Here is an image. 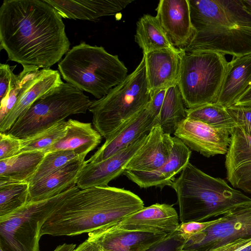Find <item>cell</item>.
Returning a JSON list of instances; mask_svg holds the SVG:
<instances>
[{
  "instance_id": "6da1fadb",
  "label": "cell",
  "mask_w": 251,
  "mask_h": 251,
  "mask_svg": "<svg viewBox=\"0 0 251 251\" xmlns=\"http://www.w3.org/2000/svg\"><path fill=\"white\" fill-rule=\"evenodd\" d=\"M62 18L44 0H4L0 7V47L23 70L50 68L69 50Z\"/></svg>"
},
{
  "instance_id": "7a4b0ae2",
  "label": "cell",
  "mask_w": 251,
  "mask_h": 251,
  "mask_svg": "<svg viewBox=\"0 0 251 251\" xmlns=\"http://www.w3.org/2000/svg\"><path fill=\"white\" fill-rule=\"evenodd\" d=\"M144 207L138 196L125 189L107 186L79 189L47 219L40 235L91 232L116 225Z\"/></svg>"
},
{
  "instance_id": "3957f363",
  "label": "cell",
  "mask_w": 251,
  "mask_h": 251,
  "mask_svg": "<svg viewBox=\"0 0 251 251\" xmlns=\"http://www.w3.org/2000/svg\"><path fill=\"white\" fill-rule=\"evenodd\" d=\"M195 35L186 52L251 55V14L241 0H188Z\"/></svg>"
},
{
  "instance_id": "277c9868",
  "label": "cell",
  "mask_w": 251,
  "mask_h": 251,
  "mask_svg": "<svg viewBox=\"0 0 251 251\" xmlns=\"http://www.w3.org/2000/svg\"><path fill=\"white\" fill-rule=\"evenodd\" d=\"M171 187L175 191L181 223L224 216L251 205V198L189 162Z\"/></svg>"
},
{
  "instance_id": "5b68a950",
  "label": "cell",
  "mask_w": 251,
  "mask_h": 251,
  "mask_svg": "<svg viewBox=\"0 0 251 251\" xmlns=\"http://www.w3.org/2000/svg\"><path fill=\"white\" fill-rule=\"evenodd\" d=\"M58 69L67 82L98 99L127 75V69L118 55L108 53L102 47L84 42L70 50Z\"/></svg>"
},
{
  "instance_id": "8992f818",
  "label": "cell",
  "mask_w": 251,
  "mask_h": 251,
  "mask_svg": "<svg viewBox=\"0 0 251 251\" xmlns=\"http://www.w3.org/2000/svg\"><path fill=\"white\" fill-rule=\"evenodd\" d=\"M151 93L145 55L134 71L103 97L92 100L88 110L96 129L105 139L120 126L148 105Z\"/></svg>"
},
{
  "instance_id": "52a82bcc",
  "label": "cell",
  "mask_w": 251,
  "mask_h": 251,
  "mask_svg": "<svg viewBox=\"0 0 251 251\" xmlns=\"http://www.w3.org/2000/svg\"><path fill=\"white\" fill-rule=\"evenodd\" d=\"M92 101L83 91L62 81L37 99L7 133L19 139L31 136L70 115L86 113Z\"/></svg>"
},
{
  "instance_id": "ba28073f",
  "label": "cell",
  "mask_w": 251,
  "mask_h": 251,
  "mask_svg": "<svg viewBox=\"0 0 251 251\" xmlns=\"http://www.w3.org/2000/svg\"><path fill=\"white\" fill-rule=\"evenodd\" d=\"M228 64L222 53L183 49L177 83L187 108L217 102Z\"/></svg>"
},
{
  "instance_id": "9c48e42d",
  "label": "cell",
  "mask_w": 251,
  "mask_h": 251,
  "mask_svg": "<svg viewBox=\"0 0 251 251\" xmlns=\"http://www.w3.org/2000/svg\"><path fill=\"white\" fill-rule=\"evenodd\" d=\"M80 189L75 185L44 200L28 201L0 218V248L3 251H40V231L47 219Z\"/></svg>"
},
{
  "instance_id": "30bf717a",
  "label": "cell",
  "mask_w": 251,
  "mask_h": 251,
  "mask_svg": "<svg viewBox=\"0 0 251 251\" xmlns=\"http://www.w3.org/2000/svg\"><path fill=\"white\" fill-rule=\"evenodd\" d=\"M251 237V205L226 215V219L214 224L189 238L183 250L209 251L240 238Z\"/></svg>"
},
{
  "instance_id": "8fae6325",
  "label": "cell",
  "mask_w": 251,
  "mask_h": 251,
  "mask_svg": "<svg viewBox=\"0 0 251 251\" xmlns=\"http://www.w3.org/2000/svg\"><path fill=\"white\" fill-rule=\"evenodd\" d=\"M232 132L229 129L214 127L186 117L178 123L174 135L190 149L210 157L226 154Z\"/></svg>"
},
{
  "instance_id": "7c38bea8",
  "label": "cell",
  "mask_w": 251,
  "mask_h": 251,
  "mask_svg": "<svg viewBox=\"0 0 251 251\" xmlns=\"http://www.w3.org/2000/svg\"><path fill=\"white\" fill-rule=\"evenodd\" d=\"M22 86L13 108L0 122V132L8 131L17 121L39 98L60 84L59 72L50 68L32 71L23 70Z\"/></svg>"
},
{
  "instance_id": "4fadbf2b",
  "label": "cell",
  "mask_w": 251,
  "mask_h": 251,
  "mask_svg": "<svg viewBox=\"0 0 251 251\" xmlns=\"http://www.w3.org/2000/svg\"><path fill=\"white\" fill-rule=\"evenodd\" d=\"M149 132L142 135L130 145L103 161L96 163L85 161L78 174L76 186L80 189L108 186L111 180L124 173L128 163L145 143Z\"/></svg>"
},
{
  "instance_id": "5bb4252c",
  "label": "cell",
  "mask_w": 251,
  "mask_h": 251,
  "mask_svg": "<svg viewBox=\"0 0 251 251\" xmlns=\"http://www.w3.org/2000/svg\"><path fill=\"white\" fill-rule=\"evenodd\" d=\"M157 124V119L146 106L120 126L86 162H98L110 157Z\"/></svg>"
},
{
  "instance_id": "9a60e30c",
  "label": "cell",
  "mask_w": 251,
  "mask_h": 251,
  "mask_svg": "<svg viewBox=\"0 0 251 251\" xmlns=\"http://www.w3.org/2000/svg\"><path fill=\"white\" fill-rule=\"evenodd\" d=\"M179 220V215L172 205L155 203L131 214L113 227L168 235L176 230Z\"/></svg>"
},
{
  "instance_id": "2e32d148",
  "label": "cell",
  "mask_w": 251,
  "mask_h": 251,
  "mask_svg": "<svg viewBox=\"0 0 251 251\" xmlns=\"http://www.w3.org/2000/svg\"><path fill=\"white\" fill-rule=\"evenodd\" d=\"M156 11V17L173 45L184 49L195 33L188 0H160Z\"/></svg>"
},
{
  "instance_id": "e0dca14e",
  "label": "cell",
  "mask_w": 251,
  "mask_h": 251,
  "mask_svg": "<svg viewBox=\"0 0 251 251\" xmlns=\"http://www.w3.org/2000/svg\"><path fill=\"white\" fill-rule=\"evenodd\" d=\"M191 154L190 149L175 136L169 158L159 168L149 172L125 170L123 174L140 188L155 187L162 189L171 186L176 176L189 162Z\"/></svg>"
},
{
  "instance_id": "ac0fdd59",
  "label": "cell",
  "mask_w": 251,
  "mask_h": 251,
  "mask_svg": "<svg viewBox=\"0 0 251 251\" xmlns=\"http://www.w3.org/2000/svg\"><path fill=\"white\" fill-rule=\"evenodd\" d=\"M225 165L232 186L251 194V136L238 127L230 135Z\"/></svg>"
},
{
  "instance_id": "d6986e66",
  "label": "cell",
  "mask_w": 251,
  "mask_h": 251,
  "mask_svg": "<svg viewBox=\"0 0 251 251\" xmlns=\"http://www.w3.org/2000/svg\"><path fill=\"white\" fill-rule=\"evenodd\" d=\"M183 49H163L145 55L146 70L151 93L177 83Z\"/></svg>"
},
{
  "instance_id": "ffe728a7",
  "label": "cell",
  "mask_w": 251,
  "mask_h": 251,
  "mask_svg": "<svg viewBox=\"0 0 251 251\" xmlns=\"http://www.w3.org/2000/svg\"><path fill=\"white\" fill-rule=\"evenodd\" d=\"M173 143L174 137L165 133L160 125L154 126L126 170L149 172L158 169L169 158Z\"/></svg>"
},
{
  "instance_id": "44dd1931",
  "label": "cell",
  "mask_w": 251,
  "mask_h": 251,
  "mask_svg": "<svg viewBox=\"0 0 251 251\" xmlns=\"http://www.w3.org/2000/svg\"><path fill=\"white\" fill-rule=\"evenodd\" d=\"M63 18L95 21L113 16L125 8L131 0H44Z\"/></svg>"
},
{
  "instance_id": "7402d4cb",
  "label": "cell",
  "mask_w": 251,
  "mask_h": 251,
  "mask_svg": "<svg viewBox=\"0 0 251 251\" xmlns=\"http://www.w3.org/2000/svg\"><path fill=\"white\" fill-rule=\"evenodd\" d=\"M100 242L102 251H143L167 235L114 228L113 226L88 233Z\"/></svg>"
},
{
  "instance_id": "603a6c76",
  "label": "cell",
  "mask_w": 251,
  "mask_h": 251,
  "mask_svg": "<svg viewBox=\"0 0 251 251\" xmlns=\"http://www.w3.org/2000/svg\"><path fill=\"white\" fill-rule=\"evenodd\" d=\"M85 159L70 162L60 169L29 185L28 201H39L56 196L76 185Z\"/></svg>"
},
{
  "instance_id": "cb8c5ba5",
  "label": "cell",
  "mask_w": 251,
  "mask_h": 251,
  "mask_svg": "<svg viewBox=\"0 0 251 251\" xmlns=\"http://www.w3.org/2000/svg\"><path fill=\"white\" fill-rule=\"evenodd\" d=\"M64 135L45 151H72L85 159L101 142L102 136L90 123L69 119Z\"/></svg>"
},
{
  "instance_id": "d4e9b609",
  "label": "cell",
  "mask_w": 251,
  "mask_h": 251,
  "mask_svg": "<svg viewBox=\"0 0 251 251\" xmlns=\"http://www.w3.org/2000/svg\"><path fill=\"white\" fill-rule=\"evenodd\" d=\"M251 87V55L232 58L216 103L225 108L234 105Z\"/></svg>"
},
{
  "instance_id": "484cf974",
  "label": "cell",
  "mask_w": 251,
  "mask_h": 251,
  "mask_svg": "<svg viewBox=\"0 0 251 251\" xmlns=\"http://www.w3.org/2000/svg\"><path fill=\"white\" fill-rule=\"evenodd\" d=\"M135 41L143 54L163 49L176 48L162 27L157 17L144 14L136 23Z\"/></svg>"
},
{
  "instance_id": "4316f807",
  "label": "cell",
  "mask_w": 251,
  "mask_h": 251,
  "mask_svg": "<svg viewBox=\"0 0 251 251\" xmlns=\"http://www.w3.org/2000/svg\"><path fill=\"white\" fill-rule=\"evenodd\" d=\"M45 155L41 151H29L0 160V179L28 181Z\"/></svg>"
},
{
  "instance_id": "83f0119b",
  "label": "cell",
  "mask_w": 251,
  "mask_h": 251,
  "mask_svg": "<svg viewBox=\"0 0 251 251\" xmlns=\"http://www.w3.org/2000/svg\"><path fill=\"white\" fill-rule=\"evenodd\" d=\"M185 106L177 83L168 87L157 118L159 125L165 133L174 134L178 123L186 118Z\"/></svg>"
},
{
  "instance_id": "f1b7e54d",
  "label": "cell",
  "mask_w": 251,
  "mask_h": 251,
  "mask_svg": "<svg viewBox=\"0 0 251 251\" xmlns=\"http://www.w3.org/2000/svg\"><path fill=\"white\" fill-rule=\"evenodd\" d=\"M29 188L27 181L0 179V218L27 203Z\"/></svg>"
},
{
  "instance_id": "f546056e",
  "label": "cell",
  "mask_w": 251,
  "mask_h": 251,
  "mask_svg": "<svg viewBox=\"0 0 251 251\" xmlns=\"http://www.w3.org/2000/svg\"><path fill=\"white\" fill-rule=\"evenodd\" d=\"M186 117L209 126L232 131L237 125L226 108L217 103H207L186 109Z\"/></svg>"
},
{
  "instance_id": "4dcf8cb0",
  "label": "cell",
  "mask_w": 251,
  "mask_h": 251,
  "mask_svg": "<svg viewBox=\"0 0 251 251\" xmlns=\"http://www.w3.org/2000/svg\"><path fill=\"white\" fill-rule=\"evenodd\" d=\"M66 125L67 122L62 121L31 136L21 139V148L19 153L36 151L44 152L64 135Z\"/></svg>"
},
{
  "instance_id": "1f68e13d",
  "label": "cell",
  "mask_w": 251,
  "mask_h": 251,
  "mask_svg": "<svg viewBox=\"0 0 251 251\" xmlns=\"http://www.w3.org/2000/svg\"><path fill=\"white\" fill-rule=\"evenodd\" d=\"M84 158L72 151H55L45 153L38 168L28 180L30 185L60 169L70 162Z\"/></svg>"
},
{
  "instance_id": "d6a6232c",
  "label": "cell",
  "mask_w": 251,
  "mask_h": 251,
  "mask_svg": "<svg viewBox=\"0 0 251 251\" xmlns=\"http://www.w3.org/2000/svg\"><path fill=\"white\" fill-rule=\"evenodd\" d=\"M239 127L251 136V106L232 105L226 108Z\"/></svg>"
},
{
  "instance_id": "836d02e7",
  "label": "cell",
  "mask_w": 251,
  "mask_h": 251,
  "mask_svg": "<svg viewBox=\"0 0 251 251\" xmlns=\"http://www.w3.org/2000/svg\"><path fill=\"white\" fill-rule=\"evenodd\" d=\"M187 239L176 230L143 251H180Z\"/></svg>"
},
{
  "instance_id": "e575fe53",
  "label": "cell",
  "mask_w": 251,
  "mask_h": 251,
  "mask_svg": "<svg viewBox=\"0 0 251 251\" xmlns=\"http://www.w3.org/2000/svg\"><path fill=\"white\" fill-rule=\"evenodd\" d=\"M225 219L226 215L218 219L207 221L181 223L176 230L187 240L191 237L203 231L214 224L222 221Z\"/></svg>"
},
{
  "instance_id": "d590c367",
  "label": "cell",
  "mask_w": 251,
  "mask_h": 251,
  "mask_svg": "<svg viewBox=\"0 0 251 251\" xmlns=\"http://www.w3.org/2000/svg\"><path fill=\"white\" fill-rule=\"evenodd\" d=\"M21 139L7 133H0V160L11 158L19 153Z\"/></svg>"
},
{
  "instance_id": "8d00e7d4",
  "label": "cell",
  "mask_w": 251,
  "mask_h": 251,
  "mask_svg": "<svg viewBox=\"0 0 251 251\" xmlns=\"http://www.w3.org/2000/svg\"><path fill=\"white\" fill-rule=\"evenodd\" d=\"M13 70L6 64H0V99L1 100L6 95L10 83L15 75Z\"/></svg>"
},
{
  "instance_id": "74e56055",
  "label": "cell",
  "mask_w": 251,
  "mask_h": 251,
  "mask_svg": "<svg viewBox=\"0 0 251 251\" xmlns=\"http://www.w3.org/2000/svg\"><path fill=\"white\" fill-rule=\"evenodd\" d=\"M166 89L167 88H163L151 93L150 100L147 105L156 119L163 104Z\"/></svg>"
},
{
  "instance_id": "f35d334b",
  "label": "cell",
  "mask_w": 251,
  "mask_h": 251,
  "mask_svg": "<svg viewBox=\"0 0 251 251\" xmlns=\"http://www.w3.org/2000/svg\"><path fill=\"white\" fill-rule=\"evenodd\" d=\"M74 251H102V249L99 241L93 236L88 235V239Z\"/></svg>"
},
{
  "instance_id": "ab89813d",
  "label": "cell",
  "mask_w": 251,
  "mask_h": 251,
  "mask_svg": "<svg viewBox=\"0 0 251 251\" xmlns=\"http://www.w3.org/2000/svg\"><path fill=\"white\" fill-rule=\"evenodd\" d=\"M235 105L251 106V87L237 100Z\"/></svg>"
},
{
  "instance_id": "60d3db41",
  "label": "cell",
  "mask_w": 251,
  "mask_h": 251,
  "mask_svg": "<svg viewBox=\"0 0 251 251\" xmlns=\"http://www.w3.org/2000/svg\"><path fill=\"white\" fill-rule=\"evenodd\" d=\"M244 9L251 14V0H241Z\"/></svg>"
},
{
  "instance_id": "b9f144b4",
  "label": "cell",
  "mask_w": 251,
  "mask_h": 251,
  "mask_svg": "<svg viewBox=\"0 0 251 251\" xmlns=\"http://www.w3.org/2000/svg\"><path fill=\"white\" fill-rule=\"evenodd\" d=\"M192 251V250H182L181 251Z\"/></svg>"
},
{
  "instance_id": "7bdbcfd3",
  "label": "cell",
  "mask_w": 251,
  "mask_h": 251,
  "mask_svg": "<svg viewBox=\"0 0 251 251\" xmlns=\"http://www.w3.org/2000/svg\"><path fill=\"white\" fill-rule=\"evenodd\" d=\"M250 244H251V237L250 238Z\"/></svg>"
},
{
  "instance_id": "ee69618b",
  "label": "cell",
  "mask_w": 251,
  "mask_h": 251,
  "mask_svg": "<svg viewBox=\"0 0 251 251\" xmlns=\"http://www.w3.org/2000/svg\"><path fill=\"white\" fill-rule=\"evenodd\" d=\"M0 251H3L0 248Z\"/></svg>"
}]
</instances>
